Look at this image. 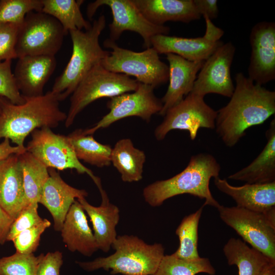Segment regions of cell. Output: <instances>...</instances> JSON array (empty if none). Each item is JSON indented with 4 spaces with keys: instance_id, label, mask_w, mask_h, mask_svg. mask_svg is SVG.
<instances>
[{
    "instance_id": "obj_1",
    "label": "cell",
    "mask_w": 275,
    "mask_h": 275,
    "mask_svg": "<svg viewBox=\"0 0 275 275\" xmlns=\"http://www.w3.org/2000/svg\"><path fill=\"white\" fill-rule=\"evenodd\" d=\"M229 102L217 111L215 129L225 145L234 147L249 128L260 125L275 113V92L255 84L241 72Z\"/></svg>"
},
{
    "instance_id": "obj_2",
    "label": "cell",
    "mask_w": 275,
    "mask_h": 275,
    "mask_svg": "<svg viewBox=\"0 0 275 275\" xmlns=\"http://www.w3.org/2000/svg\"><path fill=\"white\" fill-rule=\"evenodd\" d=\"M24 97V103L15 104L0 96V139H8L21 148H25V139L35 129L56 127L67 118L51 91L39 96Z\"/></svg>"
},
{
    "instance_id": "obj_3",
    "label": "cell",
    "mask_w": 275,
    "mask_h": 275,
    "mask_svg": "<svg viewBox=\"0 0 275 275\" xmlns=\"http://www.w3.org/2000/svg\"><path fill=\"white\" fill-rule=\"evenodd\" d=\"M220 171L219 163L211 154L201 153L194 155L180 173L146 186L143 192L144 200L155 207L174 196L189 194L205 199L204 206L210 205L217 208L220 204L212 196L209 182L212 178L219 177Z\"/></svg>"
},
{
    "instance_id": "obj_4",
    "label": "cell",
    "mask_w": 275,
    "mask_h": 275,
    "mask_svg": "<svg viewBox=\"0 0 275 275\" xmlns=\"http://www.w3.org/2000/svg\"><path fill=\"white\" fill-rule=\"evenodd\" d=\"M112 248L115 252L107 257L75 263L87 271L103 269H111L112 274L153 275L164 256L161 243L149 244L133 235L117 236Z\"/></svg>"
},
{
    "instance_id": "obj_5",
    "label": "cell",
    "mask_w": 275,
    "mask_h": 275,
    "mask_svg": "<svg viewBox=\"0 0 275 275\" xmlns=\"http://www.w3.org/2000/svg\"><path fill=\"white\" fill-rule=\"evenodd\" d=\"M105 26V17L101 15L94 20L89 30L69 31L72 42V54L51 90L59 101L71 95L90 70L109 55V51L103 50L99 42V36Z\"/></svg>"
},
{
    "instance_id": "obj_6",
    "label": "cell",
    "mask_w": 275,
    "mask_h": 275,
    "mask_svg": "<svg viewBox=\"0 0 275 275\" xmlns=\"http://www.w3.org/2000/svg\"><path fill=\"white\" fill-rule=\"evenodd\" d=\"M103 45L112 49L101 62L106 70L134 76L139 82L154 89L169 80V66L160 60L153 47L136 52L122 48L109 39L104 41Z\"/></svg>"
},
{
    "instance_id": "obj_7",
    "label": "cell",
    "mask_w": 275,
    "mask_h": 275,
    "mask_svg": "<svg viewBox=\"0 0 275 275\" xmlns=\"http://www.w3.org/2000/svg\"><path fill=\"white\" fill-rule=\"evenodd\" d=\"M140 82L130 76L105 69L101 63L93 67L78 84L71 94L70 104L65 121L71 126L79 113L93 101L103 97L112 98L135 91Z\"/></svg>"
},
{
    "instance_id": "obj_8",
    "label": "cell",
    "mask_w": 275,
    "mask_h": 275,
    "mask_svg": "<svg viewBox=\"0 0 275 275\" xmlns=\"http://www.w3.org/2000/svg\"><path fill=\"white\" fill-rule=\"evenodd\" d=\"M65 36L62 26L54 17L42 12H30L19 28L17 59L26 56H55Z\"/></svg>"
},
{
    "instance_id": "obj_9",
    "label": "cell",
    "mask_w": 275,
    "mask_h": 275,
    "mask_svg": "<svg viewBox=\"0 0 275 275\" xmlns=\"http://www.w3.org/2000/svg\"><path fill=\"white\" fill-rule=\"evenodd\" d=\"M51 129L42 127L34 130L25 147L26 151L48 169H75L79 174H88L98 188L101 187L100 179L78 159L67 136L56 134Z\"/></svg>"
},
{
    "instance_id": "obj_10",
    "label": "cell",
    "mask_w": 275,
    "mask_h": 275,
    "mask_svg": "<svg viewBox=\"0 0 275 275\" xmlns=\"http://www.w3.org/2000/svg\"><path fill=\"white\" fill-rule=\"evenodd\" d=\"M221 219L250 244L275 262V227L263 213L238 206L216 208Z\"/></svg>"
},
{
    "instance_id": "obj_11",
    "label": "cell",
    "mask_w": 275,
    "mask_h": 275,
    "mask_svg": "<svg viewBox=\"0 0 275 275\" xmlns=\"http://www.w3.org/2000/svg\"><path fill=\"white\" fill-rule=\"evenodd\" d=\"M204 98L189 93L170 108L155 129V138L162 140L170 131L178 129L188 131L190 139L194 140L200 128L215 129L217 111L209 106Z\"/></svg>"
},
{
    "instance_id": "obj_12",
    "label": "cell",
    "mask_w": 275,
    "mask_h": 275,
    "mask_svg": "<svg viewBox=\"0 0 275 275\" xmlns=\"http://www.w3.org/2000/svg\"><path fill=\"white\" fill-rule=\"evenodd\" d=\"M110 8L113 21L109 24V39L116 41L126 31L135 32L143 39L144 47H151V39L157 35H168L170 29L149 22L132 3L131 0H97L87 7V15L92 19L97 9L102 6Z\"/></svg>"
},
{
    "instance_id": "obj_13",
    "label": "cell",
    "mask_w": 275,
    "mask_h": 275,
    "mask_svg": "<svg viewBox=\"0 0 275 275\" xmlns=\"http://www.w3.org/2000/svg\"><path fill=\"white\" fill-rule=\"evenodd\" d=\"M152 87L140 82L138 89L132 93L110 98L107 102L109 113L93 127L83 130V133L93 135L98 129L107 127L113 123L129 117H139L149 122L152 116L158 114L162 107L161 100L155 96Z\"/></svg>"
},
{
    "instance_id": "obj_14",
    "label": "cell",
    "mask_w": 275,
    "mask_h": 275,
    "mask_svg": "<svg viewBox=\"0 0 275 275\" xmlns=\"http://www.w3.org/2000/svg\"><path fill=\"white\" fill-rule=\"evenodd\" d=\"M235 50L231 42L218 47L204 61L190 93L203 97L213 93L230 98L235 87L230 69Z\"/></svg>"
},
{
    "instance_id": "obj_15",
    "label": "cell",
    "mask_w": 275,
    "mask_h": 275,
    "mask_svg": "<svg viewBox=\"0 0 275 275\" xmlns=\"http://www.w3.org/2000/svg\"><path fill=\"white\" fill-rule=\"evenodd\" d=\"M206 31L203 37L184 38L159 34L151 39V47L158 54L174 53L189 61H205L224 43V32L206 16Z\"/></svg>"
},
{
    "instance_id": "obj_16",
    "label": "cell",
    "mask_w": 275,
    "mask_h": 275,
    "mask_svg": "<svg viewBox=\"0 0 275 275\" xmlns=\"http://www.w3.org/2000/svg\"><path fill=\"white\" fill-rule=\"evenodd\" d=\"M251 54L248 78L262 86L275 79V23L261 21L250 35Z\"/></svg>"
},
{
    "instance_id": "obj_17",
    "label": "cell",
    "mask_w": 275,
    "mask_h": 275,
    "mask_svg": "<svg viewBox=\"0 0 275 275\" xmlns=\"http://www.w3.org/2000/svg\"><path fill=\"white\" fill-rule=\"evenodd\" d=\"M49 177L45 183L39 203L43 205L51 214L54 229L60 232L66 215L74 202L86 198L88 193L67 184L53 169L48 170Z\"/></svg>"
},
{
    "instance_id": "obj_18",
    "label": "cell",
    "mask_w": 275,
    "mask_h": 275,
    "mask_svg": "<svg viewBox=\"0 0 275 275\" xmlns=\"http://www.w3.org/2000/svg\"><path fill=\"white\" fill-rule=\"evenodd\" d=\"M18 59L13 74L21 95L26 97L43 95L44 86L56 69L55 56H26Z\"/></svg>"
},
{
    "instance_id": "obj_19",
    "label": "cell",
    "mask_w": 275,
    "mask_h": 275,
    "mask_svg": "<svg viewBox=\"0 0 275 275\" xmlns=\"http://www.w3.org/2000/svg\"><path fill=\"white\" fill-rule=\"evenodd\" d=\"M166 54L169 65V84L166 94L161 99L162 107L158 114L162 116L190 93L197 73L204 62L189 61L174 53Z\"/></svg>"
},
{
    "instance_id": "obj_20",
    "label": "cell",
    "mask_w": 275,
    "mask_h": 275,
    "mask_svg": "<svg viewBox=\"0 0 275 275\" xmlns=\"http://www.w3.org/2000/svg\"><path fill=\"white\" fill-rule=\"evenodd\" d=\"M19 155L0 162V205L14 219L28 205Z\"/></svg>"
},
{
    "instance_id": "obj_21",
    "label": "cell",
    "mask_w": 275,
    "mask_h": 275,
    "mask_svg": "<svg viewBox=\"0 0 275 275\" xmlns=\"http://www.w3.org/2000/svg\"><path fill=\"white\" fill-rule=\"evenodd\" d=\"M152 24L163 25L169 21L189 23L201 19L194 0H131Z\"/></svg>"
},
{
    "instance_id": "obj_22",
    "label": "cell",
    "mask_w": 275,
    "mask_h": 275,
    "mask_svg": "<svg viewBox=\"0 0 275 275\" xmlns=\"http://www.w3.org/2000/svg\"><path fill=\"white\" fill-rule=\"evenodd\" d=\"M214 182L219 191L235 201L238 207L261 213L275 207V181L236 186L218 177Z\"/></svg>"
},
{
    "instance_id": "obj_23",
    "label": "cell",
    "mask_w": 275,
    "mask_h": 275,
    "mask_svg": "<svg viewBox=\"0 0 275 275\" xmlns=\"http://www.w3.org/2000/svg\"><path fill=\"white\" fill-rule=\"evenodd\" d=\"M99 190L102 198L99 206L91 205L84 197L77 200L90 218L98 249L107 253L117 237L116 227L119 221L120 211L117 206L109 202L103 188Z\"/></svg>"
},
{
    "instance_id": "obj_24",
    "label": "cell",
    "mask_w": 275,
    "mask_h": 275,
    "mask_svg": "<svg viewBox=\"0 0 275 275\" xmlns=\"http://www.w3.org/2000/svg\"><path fill=\"white\" fill-rule=\"evenodd\" d=\"M85 212L76 200L66 215L60 232L63 242L70 252L91 257L99 249Z\"/></svg>"
},
{
    "instance_id": "obj_25",
    "label": "cell",
    "mask_w": 275,
    "mask_h": 275,
    "mask_svg": "<svg viewBox=\"0 0 275 275\" xmlns=\"http://www.w3.org/2000/svg\"><path fill=\"white\" fill-rule=\"evenodd\" d=\"M267 143L261 153L248 166L229 175V179L249 184H263L275 181V119L265 132Z\"/></svg>"
},
{
    "instance_id": "obj_26",
    "label": "cell",
    "mask_w": 275,
    "mask_h": 275,
    "mask_svg": "<svg viewBox=\"0 0 275 275\" xmlns=\"http://www.w3.org/2000/svg\"><path fill=\"white\" fill-rule=\"evenodd\" d=\"M111 161L124 182H137L142 179L146 155L134 146L130 139H122L115 144L112 150Z\"/></svg>"
},
{
    "instance_id": "obj_27",
    "label": "cell",
    "mask_w": 275,
    "mask_h": 275,
    "mask_svg": "<svg viewBox=\"0 0 275 275\" xmlns=\"http://www.w3.org/2000/svg\"><path fill=\"white\" fill-rule=\"evenodd\" d=\"M223 251L228 264L237 266L238 275H258L266 264L272 262L238 238H230L224 245Z\"/></svg>"
},
{
    "instance_id": "obj_28",
    "label": "cell",
    "mask_w": 275,
    "mask_h": 275,
    "mask_svg": "<svg viewBox=\"0 0 275 275\" xmlns=\"http://www.w3.org/2000/svg\"><path fill=\"white\" fill-rule=\"evenodd\" d=\"M41 12L56 19L61 24L65 35L70 31L89 30L92 24L85 19L80 11L81 0H41Z\"/></svg>"
},
{
    "instance_id": "obj_29",
    "label": "cell",
    "mask_w": 275,
    "mask_h": 275,
    "mask_svg": "<svg viewBox=\"0 0 275 275\" xmlns=\"http://www.w3.org/2000/svg\"><path fill=\"white\" fill-rule=\"evenodd\" d=\"M78 159L99 168L111 165L112 148L101 144L93 135H86L77 129L67 135Z\"/></svg>"
},
{
    "instance_id": "obj_30",
    "label": "cell",
    "mask_w": 275,
    "mask_h": 275,
    "mask_svg": "<svg viewBox=\"0 0 275 275\" xmlns=\"http://www.w3.org/2000/svg\"><path fill=\"white\" fill-rule=\"evenodd\" d=\"M19 158L28 204H39L43 186L49 176L48 169L26 151L19 155Z\"/></svg>"
},
{
    "instance_id": "obj_31",
    "label": "cell",
    "mask_w": 275,
    "mask_h": 275,
    "mask_svg": "<svg viewBox=\"0 0 275 275\" xmlns=\"http://www.w3.org/2000/svg\"><path fill=\"white\" fill-rule=\"evenodd\" d=\"M204 206L185 216L176 230L179 245L173 255L179 259L193 261L200 258L198 251V230Z\"/></svg>"
},
{
    "instance_id": "obj_32",
    "label": "cell",
    "mask_w": 275,
    "mask_h": 275,
    "mask_svg": "<svg viewBox=\"0 0 275 275\" xmlns=\"http://www.w3.org/2000/svg\"><path fill=\"white\" fill-rule=\"evenodd\" d=\"M215 269L207 258L193 261L179 259L173 254L164 255L153 275H196L206 273L215 274Z\"/></svg>"
},
{
    "instance_id": "obj_33",
    "label": "cell",
    "mask_w": 275,
    "mask_h": 275,
    "mask_svg": "<svg viewBox=\"0 0 275 275\" xmlns=\"http://www.w3.org/2000/svg\"><path fill=\"white\" fill-rule=\"evenodd\" d=\"M41 254H15L0 258L1 275H37L39 263L44 256Z\"/></svg>"
},
{
    "instance_id": "obj_34",
    "label": "cell",
    "mask_w": 275,
    "mask_h": 275,
    "mask_svg": "<svg viewBox=\"0 0 275 275\" xmlns=\"http://www.w3.org/2000/svg\"><path fill=\"white\" fill-rule=\"evenodd\" d=\"M41 0H1L0 1V24H21L30 12H41Z\"/></svg>"
},
{
    "instance_id": "obj_35",
    "label": "cell",
    "mask_w": 275,
    "mask_h": 275,
    "mask_svg": "<svg viewBox=\"0 0 275 275\" xmlns=\"http://www.w3.org/2000/svg\"><path fill=\"white\" fill-rule=\"evenodd\" d=\"M50 225L49 221L44 218L40 223L17 235L12 240L16 252L24 254H33L39 245L42 234Z\"/></svg>"
},
{
    "instance_id": "obj_36",
    "label": "cell",
    "mask_w": 275,
    "mask_h": 275,
    "mask_svg": "<svg viewBox=\"0 0 275 275\" xmlns=\"http://www.w3.org/2000/svg\"><path fill=\"white\" fill-rule=\"evenodd\" d=\"M11 65V60L0 63V96L13 104H20L24 102L25 98L17 88Z\"/></svg>"
},
{
    "instance_id": "obj_37",
    "label": "cell",
    "mask_w": 275,
    "mask_h": 275,
    "mask_svg": "<svg viewBox=\"0 0 275 275\" xmlns=\"http://www.w3.org/2000/svg\"><path fill=\"white\" fill-rule=\"evenodd\" d=\"M38 208V203H31L22 209L11 225L7 241H12L21 232L42 221L43 219L39 215Z\"/></svg>"
},
{
    "instance_id": "obj_38",
    "label": "cell",
    "mask_w": 275,
    "mask_h": 275,
    "mask_svg": "<svg viewBox=\"0 0 275 275\" xmlns=\"http://www.w3.org/2000/svg\"><path fill=\"white\" fill-rule=\"evenodd\" d=\"M20 25L0 24V63L17 58L16 44Z\"/></svg>"
},
{
    "instance_id": "obj_39",
    "label": "cell",
    "mask_w": 275,
    "mask_h": 275,
    "mask_svg": "<svg viewBox=\"0 0 275 275\" xmlns=\"http://www.w3.org/2000/svg\"><path fill=\"white\" fill-rule=\"evenodd\" d=\"M63 258V254L60 251L47 253L39 263L37 275H60Z\"/></svg>"
},
{
    "instance_id": "obj_40",
    "label": "cell",
    "mask_w": 275,
    "mask_h": 275,
    "mask_svg": "<svg viewBox=\"0 0 275 275\" xmlns=\"http://www.w3.org/2000/svg\"><path fill=\"white\" fill-rule=\"evenodd\" d=\"M195 6L201 16H206L211 20L218 15L217 0H194Z\"/></svg>"
},
{
    "instance_id": "obj_41",
    "label": "cell",
    "mask_w": 275,
    "mask_h": 275,
    "mask_svg": "<svg viewBox=\"0 0 275 275\" xmlns=\"http://www.w3.org/2000/svg\"><path fill=\"white\" fill-rule=\"evenodd\" d=\"M14 219L0 205V245L7 241V236Z\"/></svg>"
},
{
    "instance_id": "obj_42",
    "label": "cell",
    "mask_w": 275,
    "mask_h": 275,
    "mask_svg": "<svg viewBox=\"0 0 275 275\" xmlns=\"http://www.w3.org/2000/svg\"><path fill=\"white\" fill-rule=\"evenodd\" d=\"M26 151V148H21L17 146H11L8 139H4L0 143V162L6 159L13 154L20 155Z\"/></svg>"
},
{
    "instance_id": "obj_43",
    "label": "cell",
    "mask_w": 275,
    "mask_h": 275,
    "mask_svg": "<svg viewBox=\"0 0 275 275\" xmlns=\"http://www.w3.org/2000/svg\"><path fill=\"white\" fill-rule=\"evenodd\" d=\"M258 275H275V262H270L266 264Z\"/></svg>"
},
{
    "instance_id": "obj_44",
    "label": "cell",
    "mask_w": 275,
    "mask_h": 275,
    "mask_svg": "<svg viewBox=\"0 0 275 275\" xmlns=\"http://www.w3.org/2000/svg\"><path fill=\"white\" fill-rule=\"evenodd\" d=\"M1 275V274H0Z\"/></svg>"
}]
</instances>
